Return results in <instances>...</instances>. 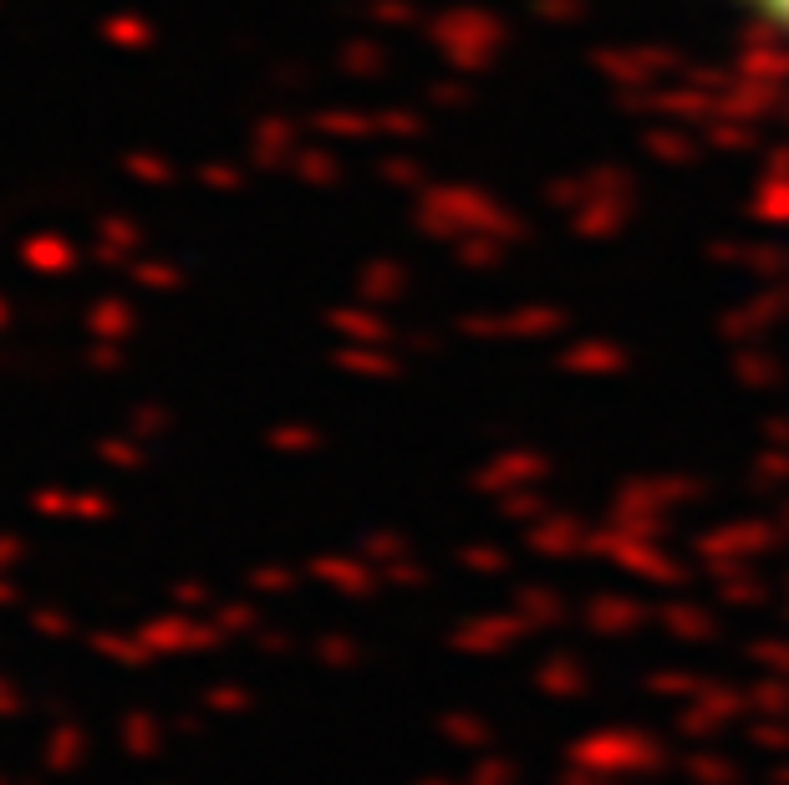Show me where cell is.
I'll return each mask as SVG.
<instances>
[{
    "label": "cell",
    "mask_w": 789,
    "mask_h": 785,
    "mask_svg": "<svg viewBox=\"0 0 789 785\" xmlns=\"http://www.w3.org/2000/svg\"><path fill=\"white\" fill-rule=\"evenodd\" d=\"M118 739L132 761H154L158 749H164V725H158L148 709H128L118 719Z\"/></svg>",
    "instance_id": "6da1fadb"
},
{
    "label": "cell",
    "mask_w": 789,
    "mask_h": 785,
    "mask_svg": "<svg viewBox=\"0 0 789 785\" xmlns=\"http://www.w3.org/2000/svg\"><path fill=\"white\" fill-rule=\"evenodd\" d=\"M87 761V735L77 725H57L47 735V745H41V765H47L51 775H72L77 765Z\"/></svg>",
    "instance_id": "7a4b0ae2"
},
{
    "label": "cell",
    "mask_w": 789,
    "mask_h": 785,
    "mask_svg": "<svg viewBox=\"0 0 789 785\" xmlns=\"http://www.w3.org/2000/svg\"><path fill=\"white\" fill-rule=\"evenodd\" d=\"M87 648H92L97 658H112V664H122V668H148V664H154V648H148L144 638H118V632H92V638H87Z\"/></svg>",
    "instance_id": "3957f363"
},
{
    "label": "cell",
    "mask_w": 789,
    "mask_h": 785,
    "mask_svg": "<svg viewBox=\"0 0 789 785\" xmlns=\"http://www.w3.org/2000/svg\"><path fill=\"white\" fill-rule=\"evenodd\" d=\"M743 11H753L765 26H775V31H785L789 37V0H739Z\"/></svg>",
    "instance_id": "277c9868"
},
{
    "label": "cell",
    "mask_w": 789,
    "mask_h": 785,
    "mask_svg": "<svg viewBox=\"0 0 789 785\" xmlns=\"http://www.w3.org/2000/svg\"><path fill=\"white\" fill-rule=\"evenodd\" d=\"M31 622H37V632H47V638H72V632H77V622H72V617H61L57 607L31 612Z\"/></svg>",
    "instance_id": "5b68a950"
},
{
    "label": "cell",
    "mask_w": 789,
    "mask_h": 785,
    "mask_svg": "<svg viewBox=\"0 0 789 785\" xmlns=\"http://www.w3.org/2000/svg\"><path fill=\"white\" fill-rule=\"evenodd\" d=\"M26 704H31V699L16 689L11 678H0V719H16V714H26Z\"/></svg>",
    "instance_id": "8992f818"
},
{
    "label": "cell",
    "mask_w": 789,
    "mask_h": 785,
    "mask_svg": "<svg viewBox=\"0 0 789 785\" xmlns=\"http://www.w3.org/2000/svg\"><path fill=\"white\" fill-rule=\"evenodd\" d=\"M245 689H209V709H245Z\"/></svg>",
    "instance_id": "52a82bcc"
},
{
    "label": "cell",
    "mask_w": 789,
    "mask_h": 785,
    "mask_svg": "<svg viewBox=\"0 0 789 785\" xmlns=\"http://www.w3.org/2000/svg\"><path fill=\"white\" fill-rule=\"evenodd\" d=\"M225 628H250V607H225Z\"/></svg>",
    "instance_id": "ba28073f"
},
{
    "label": "cell",
    "mask_w": 789,
    "mask_h": 785,
    "mask_svg": "<svg viewBox=\"0 0 789 785\" xmlns=\"http://www.w3.org/2000/svg\"><path fill=\"white\" fill-rule=\"evenodd\" d=\"M16 602H21V592H16L11 581H0V607H16Z\"/></svg>",
    "instance_id": "9c48e42d"
},
{
    "label": "cell",
    "mask_w": 789,
    "mask_h": 785,
    "mask_svg": "<svg viewBox=\"0 0 789 785\" xmlns=\"http://www.w3.org/2000/svg\"><path fill=\"white\" fill-rule=\"evenodd\" d=\"M0 785H6V781H0Z\"/></svg>",
    "instance_id": "30bf717a"
}]
</instances>
